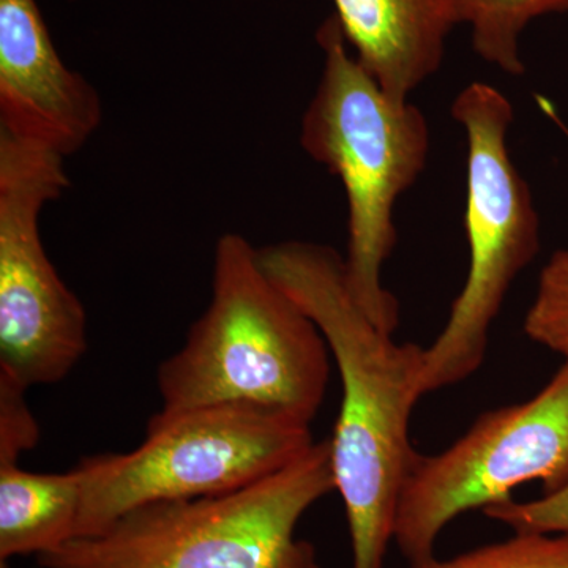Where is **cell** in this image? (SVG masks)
Masks as SVG:
<instances>
[{
  "label": "cell",
  "instance_id": "cell-1",
  "mask_svg": "<svg viewBox=\"0 0 568 568\" xmlns=\"http://www.w3.org/2000/svg\"><path fill=\"white\" fill-rule=\"evenodd\" d=\"M257 254L267 275L320 327L338 366L335 489L345 504L353 568H383L399 493L418 457L409 425L424 396L425 347L399 345L365 315L347 287L345 257L331 246L287 241Z\"/></svg>",
  "mask_w": 568,
  "mask_h": 568
},
{
  "label": "cell",
  "instance_id": "cell-2",
  "mask_svg": "<svg viewBox=\"0 0 568 568\" xmlns=\"http://www.w3.org/2000/svg\"><path fill=\"white\" fill-rule=\"evenodd\" d=\"M331 354L320 327L264 271L257 250L242 235L223 234L211 304L156 369L160 413L242 403L312 424L327 394Z\"/></svg>",
  "mask_w": 568,
  "mask_h": 568
},
{
  "label": "cell",
  "instance_id": "cell-3",
  "mask_svg": "<svg viewBox=\"0 0 568 568\" xmlns=\"http://www.w3.org/2000/svg\"><path fill=\"white\" fill-rule=\"evenodd\" d=\"M323 71L301 126V144L343 183L347 203L346 283L357 305L387 334L398 301L383 284L394 252L396 201L424 173L429 126L416 104L395 102L357 62L335 14L316 32Z\"/></svg>",
  "mask_w": 568,
  "mask_h": 568
},
{
  "label": "cell",
  "instance_id": "cell-4",
  "mask_svg": "<svg viewBox=\"0 0 568 568\" xmlns=\"http://www.w3.org/2000/svg\"><path fill=\"white\" fill-rule=\"evenodd\" d=\"M334 489L331 439L317 440L252 487L134 508L37 560L41 568H323L295 528Z\"/></svg>",
  "mask_w": 568,
  "mask_h": 568
},
{
  "label": "cell",
  "instance_id": "cell-5",
  "mask_svg": "<svg viewBox=\"0 0 568 568\" xmlns=\"http://www.w3.org/2000/svg\"><path fill=\"white\" fill-rule=\"evenodd\" d=\"M312 424L268 407L216 403L156 413L129 454L81 458L77 537L153 503L227 495L274 476L315 444Z\"/></svg>",
  "mask_w": 568,
  "mask_h": 568
},
{
  "label": "cell",
  "instance_id": "cell-6",
  "mask_svg": "<svg viewBox=\"0 0 568 568\" xmlns=\"http://www.w3.org/2000/svg\"><path fill=\"white\" fill-rule=\"evenodd\" d=\"M452 115L467 142L469 271L446 325L425 347L424 395L463 383L480 368L511 284L540 250L532 193L508 152L514 106L503 92L476 81L458 93Z\"/></svg>",
  "mask_w": 568,
  "mask_h": 568
},
{
  "label": "cell",
  "instance_id": "cell-7",
  "mask_svg": "<svg viewBox=\"0 0 568 568\" xmlns=\"http://www.w3.org/2000/svg\"><path fill=\"white\" fill-rule=\"evenodd\" d=\"M63 156L0 130V375L21 387L61 383L88 351V315L40 235L69 190Z\"/></svg>",
  "mask_w": 568,
  "mask_h": 568
},
{
  "label": "cell",
  "instance_id": "cell-8",
  "mask_svg": "<svg viewBox=\"0 0 568 568\" xmlns=\"http://www.w3.org/2000/svg\"><path fill=\"white\" fill-rule=\"evenodd\" d=\"M529 481L544 495L568 484V361L534 398L484 414L440 454H418L396 506V547L410 564L432 558L455 518Z\"/></svg>",
  "mask_w": 568,
  "mask_h": 568
},
{
  "label": "cell",
  "instance_id": "cell-9",
  "mask_svg": "<svg viewBox=\"0 0 568 568\" xmlns=\"http://www.w3.org/2000/svg\"><path fill=\"white\" fill-rule=\"evenodd\" d=\"M102 118L99 92L62 61L37 0H0V130L65 159Z\"/></svg>",
  "mask_w": 568,
  "mask_h": 568
},
{
  "label": "cell",
  "instance_id": "cell-10",
  "mask_svg": "<svg viewBox=\"0 0 568 568\" xmlns=\"http://www.w3.org/2000/svg\"><path fill=\"white\" fill-rule=\"evenodd\" d=\"M355 59L395 102H407L439 70L458 0H334Z\"/></svg>",
  "mask_w": 568,
  "mask_h": 568
},
{
  "label": "cell",
  "instance_id": "cell-11",
  "mask_svg": "<svg viewBox=\"0 0 568 568\" xmlns=\"http://www.w3.org/2000/svg\"><path fill=\"white\" fill-rule=\"evenodd\" d=\"M82 500L80 467L62 474L29 473L0 463V560L37 558L77 537Z\"/></svg>",
  "mask_w": 568,
  "mask_h": 568
},
{
  "label": "cell",
  "instance_id": "cell-12",
  "mask_svg": "<svg viewBox=\"0 0 568 568\" xmlns=\"http://www.w3.org/2000/svg\"><path fill=\"white\" fill-rule=\"evenodd\" d=\"M458 9L478 58L510 77H521L523 32L537 18L568 13V0H458Z\"/></svg>",
  "mask_w": 568,
  "mask_h": 568
},
{
  "label": "cell",
  "instance_id": "cell-13",
  "mask_svg": "<svg viewBox=\"0 0 568 568\" xmlns=\"http://www.w3.org/2000/svg\"><path fill=\"white\" fill-rule=\"evenodd\" d=\"M409 568H568V534H515L455 558L432 556Z\"/></svg>",
  "mask_w": 568,
  "mask_h": 568
},
{
  "label": "cell",
  "instance_id": "cell-14",
  "mask_svg": "<svg viewBox=\"0 0 568 568\" xmlns=\"http://www.w3.org/2000/svg\"><path fill=\"white\" fill-rule=\"evenodd\" d=\"M525 334L568 361V246L541 268L536 297L526 313Z\"/></svg>",
  "mask_w": 568,
  "mask_h": 568
},
{
  "label": "cell",
  "instance_id": "cell-15",
  "mask_svg": "<svg viewBox=\"0 0 568 568\" xmlns=\"http://www.w3.org/2000/svg\"><path fill=\"white\" fill-rule=\"evenodd\" d=\"M481 511L515 534H568V484L540 499L517 503L510 497Z\"/></svg>",
  "mask_w": 568,
  "mask_h": 568
},
{
  "label": "cell",
  "instance_id": "cell-16",
  "mask_svg": "<svg viewBox=\"0 0 568 568\" xmlns=\"http://www.w3.org/2000/svg\"><path fill=\"white\" fill-rule=\"evenodd\" d=\"M28 388L0 375V463H20L37 446L39 424L26 402Z\"/></svg>",
  "mask_w": 568,
  "mask_h": 568
},
{
  "label": "cell",
  "instance_id": "cell-17",
  "mask_svg": "<svg viewBox=\"0 0 568 568\" xmlns=\"http://www.w3.org/2000/svg\"><path fill=\"white\" fill-rule=\"evenodd\" d=\"M0 568H11L10 560H0Z\"/></svg>",
  "mask_w": 568,
  "mask_h": 568
}]
</instances>
